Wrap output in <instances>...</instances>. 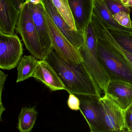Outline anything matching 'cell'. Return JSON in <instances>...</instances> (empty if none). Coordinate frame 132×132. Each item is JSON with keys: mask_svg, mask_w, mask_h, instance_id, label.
I'll return each mask as SVG.
<instances>
[{"mask_svg": "<svg viewBox=\"0 0 132 132\" xmlns=\"http://www.w3.org/2000/svg\"><path fill=\"white\" fill-rule=\"evenodd\" d=\"M53 67L69 94L101 96L98 88L83 62H67L62 59L54 50L45 58Z\"/></svg>", "mask_w": 132, "mask_h": 132, "instance_id": "1", "label": "cell"}, {"mask_svg": "<svg viewBox=\"0 0 132 132\" xmlns=\"http://www.w3.org/2000/svg\"><path fill=\"white\" fill-rule=\"evenodd\" d=\"M98 61L110 81L132 84V65L107 41L97 36Z\"/></svg>", "mask_w": 132, "mask_h": 132, "instance_id": "2", "label": "cell"}, {"mask_svg": "<svg viewBox=\"0 0 132 132\" xmlns=\"http://www.w3.org/2000/svg\"><path fill=\"white\" fill-rule=\"evenodd\" d=\"M83 31L84 41L80 50L83 63L98 87L105 93L109 80L98 61L97 38L91 20Z\"/></svg>", "mask_w": 132, "mask_h": 132, "instance_id": "3", "label": "cell"}, {"mask_svg": "<svg viewBox=\"0 0 132 132\" xmlns=\"http://www.w3.org/2000/svg\"><path fill=\"white\" fill-rule=\"evenodd\" d=\"M15 30L21 35L26 49L32 55L38 60L44 59L42 46L27 1L19 11Z\"/></svg>", "mask_w": 132, "mask_h": 132, "instance_id": "4", "label": "cell"}, {"mask_svg": "<svg viewBox=\"0 0 132 132\" xmlns=\"http://www.w3.org/2000/svg\"><path fill=\"white\" fill-rule=\"evenodd\" d=\"M43 14L52 46L57 54L67 62L75 64L83 62L80 49L71 43L62 34L44 8Z\"/></svg>", "mask_w": 132, "mask_h": 132, "instance_id": "5", "label": "cell"}, {"mask_svg": "<svg viewBox=\"0 0 132 132\" xmlns=\"http://www.w3.org/2000/svg\"><path fill=\"white\" fill-rule=\"evenodd\" d=\"M80 102V111L92 132H108L104 117L101 97L76 95Z\"/></svg>", "mask_w": 132, "mask_h": 132, "instance_id": "6", "label": "cell"}, {"mask_svg": "<svg viewBox=\"0 0 132 132\" xmlns=\"http://www.w3.org/2000/svg\"><path fill=\"white\" fill-rule=\"evenodd\" d=\"M23 54V47L17 35L0 32V68L11 70L18 64Z\"/></svg>", "mask_w": 132, "mask_h": 132, "instance_id": "7", "label": "cell"}, {"mask_svg": "<svg viewBox=\"0 0 132 132\" xmlns=\"http://www.w3.org/2000/svg\"><path fill=\"white\" fill-rule=\"evenodd\" d=\"M27 1L38 33L44 59L53 49L46 26L43 14L44 7L40 0Z\"/></svg>", "mask_w": 132, "mask_h": 132, "instance_id": "8", "label": "cell"}, {"mask_svg": "<svg viewBox=\"0 0 132 132\" xmlns=\"http://www.w3.org/2000/svg\"><path fill=\"white\" fill-rule=\"evenodd\" d=\"M44 9L62 34L71 43L80 49L83 44V31L73 30L65 22L51 0H40Z\"/></svg>", "mask_w": 132, "mask_h": 132, "instance_id": "9", "label": "cell"}, {"mask_svg": "<svg viewBox=\"0 0 132 132\" xmlns=\"http://www.w3.org/2000/svg\"><path fill=\"white\" fill-rule=\"evenodd\" d=\"M103 106L105 122L108 132H122L126 130L124 111L105 94L100 98Z\"/></svg>", "mask_w": 132, "mask_h": 132, "instance_id": "10", "label": "cell"}, {"mask_svg": "<svg viewBox=\"0 0 132 132\" xmlns=\"http://www.w3.org/2000/svg\"><path fill=\"white\" fill-rule=\"evenodd\" d=\"M77 30L83 31L91 19L94 0H68Z\"/></svg>", "mask_w": 132, "mask_h": 132, "instance_id": "11", "label": "cell"}, {"mask_svg": "<svg viewBox=\"0 0 132 132\" xmlns=\"http://www.w3.org/2000/svg\"><path fill=\"white\" fill-rule=\"evenodd\" d=\"M32 77L40 81L52 91L66 90L64 85L54 68L45 59L38 60Z\"/></svg>", "mask_w": 132, "mask_h": 132, "instance_id": "12", "label": "cell"}, {"mask_svg": "<svg viewBox=\"0 0 132 132\" xmlns=\"http://www.w3.org/2000/svg\"><path fill=\"white\" fill-rule=\"evenodd\" d=\"M104 94L123 111L132 104V84L122 81H110Z\"/></svg>", "mask_w": 132, "mask_h": 132, "instance_id": "13", "label": "cell"}, {"mask_svg": "<svg viewBox=\"0 0 132 132\" xmlns=\"http://www.w3.org/2000/svg\"><path fill=\"white\" fill-rule=\"evenodd\" d=\"M19 11L9 0H0V32L14 35Z\"/></svg>", "mask_w": 132, "mask_h": 132, "instance_id": "14", "label": "cell"}, {"mask_svg": "<svg viewBox=\"0 0 132 132\" xmlns=\"http://www.w3.org/2000/svg\"><path fill=\"white\" fill-rule=\"evenodd\" d=\"M91 21L97 36L107 41L132 65V54L123 49L116 43L111 35L109 30L101 20L94 12L91 17Z\"/></svg>", "mask_w": 132, "mask_h": 132, "instance_id": "15", "label": "cell"}, {"mask_svg": "<svg viewBox=\"0 0 132 132\" xmlns=\"http://www.w3.org/2000/svg\"><path fill=\"white\" fill-rule=\"evenodd\" d=\"M94 12L101 20L108 29L132 32V28L122 26L117 22L103 0L94 1Z\"/></svg>", "mask_w": 132, "mask_h": 132, "instance_id": "16", "label": "cell"}, {"mask_svg": "<svg viewBox=\"0 0 132 132\" xmlns=\"http://www.w3.org/2000/svg\"><path fill=\"white\" fill-rule=\"evenodd\" d=\"M38 60L33 56L25 55L19 61L17 67L16 83L24 81L32 77L37 67Z\"/></svg>", "mask_w": 132, "mask_h": 132, "instance_id": "17", "label": "cell"}, {"mask_svg": "<svg viewBox=\"0 0 132 132\" xmlns=\"http://www.w3.org/2000/svg\"><path fill=\"white\" fill-rule=\"evenodd\" d=\"M38 114L35 108H22L18 116L17 126L19 132H31L35 124Z\"/></svg>", "mask_w": 132, "mask_h": 132, "instance_id": "18", "label": "cell"}, {"mask_svg": "<svg viewBox=\"0 0 132 132\" xmlns=\"http://www.w3.org/2000/svg\"><path fill=\"white\" fill-rule=\"evenodd\" d=\"M53 5L67 24L76 31L74 19L71 11L68 0H51Z\"/></svg>", "mask_w": 132, "mask_h": 132, "instance_id": "19", "label": "cell"}, {"mask_svg": "<svg viewBox=\"0 0 132 132\" xmlns=\"http://www.w3.org/2000/svg\"><path fill=\"white\" fill-rule=\"evenodd\" d=\"M108 30L116 43L122 48L132 55V32Z\"/></svg>", "mask_w": 132, "mask_h": 132, "instance_id": "20", "label": "cell"}, {"mask_svg": "<svg viewBox=\"0 0 132 132\" xmlns=\"http://www.w3.org/2000/svg\"><path fill=\"white\" fill-rule=\"evenodd\" d=\"M108 11L112 15L121 12L130 14V7L122 4L121 0H103Z\"/></svg>", "mask_w": 132, "mask_h": 132, "instance_id": "21", "label": "cell"}, {"mask_svg": "<svg viewBox=\"0 0 132 132\" xmlns=\"http://www.w3.org/2000/svg\"><path fill=\"white\" fill-rule=\"evenodd\" d=\"M130 14L121 12L113 15L114 19L122 26L128 28H132V21L130 18Z\"/></svg>", "mask_w": 132, "mask_h": 132, "instance_id": "22", "label": "cell"}, {"mask_svg": "<svg viewBox=\"0 0 132 132\" xmlns=\"http://www.w3.org/2000/svg\"><path fill=\"white\" fill-rule=\"evenodd\" d=\"M68 108L72 111L80 110V102L79 98L75 94H70L67 101Z\"/></svg>", "mask_w": 132, "mask_h": 132, "instance_id": "23", "label": "cell"}, {"mask_svg": "<svg viewBox=\"0 0 132 132\" xmlns=\"http://www.w3.org/2000/svg\"><path fill=\"white\" fill-rule=\"evenodd\" d=\"M125 125L126 130H129L132 126V104L124 111Z\"/></svg>", "mask_w": 132, "mask_h": 132, "instance_id": "24", "label": "cell"}, {"mask_svg": "<svg viewBox=\"0 0 132 132\" xmlns=\"http://www.w3.org/2000/svg\"><path fill=\"white\" fill-rule=\"evenodd\" d=\"M8 75L5 74L1 70L0 71V79H1V114L2 112L4 111L5 109L2 102V95L4 88V84L7 77Z\"/></svg>", "mask_w": 132, "mask_h": 132, "instance_id": "25", "label": "cell"}, {"mask_svg": "<svg viewBox=\"0 0 132 132\" xmlns=\"http://www.w3.org/2000/svg\"><path fill=\"white\" fill-rule=\"evenodd\" d=\"M18 10L19 11L24 3L27 0H9Z\"/></svg>", "mask_w": 132, "mask_h": 132, "instance_id": "26", "label": "cell"}, {"mask_svg": "<svg viewBox=\"0 0 132 132\" xmlns=\"http://www.w3.org/2000/svg\"><path fill=\"white\" fill-rule=\"evenodd\" d=\"M122 132H132V131H129V130H126L125 131Z\"/></svg>", "mask_w": 132, "mask_h": 132, "instance_id": "27", "label": "cell"}, {"mask_svg": "<svg viewBox=\"0 0 132 132\" xmlns=\"http://www.w3.org/2000/svg\"><path fill=\"white\" fill-rule=\"evenodd\" d=\"M128 130H129V131H132V126L129 128V129Z\"/></svg>", "mask_w": 132, "mask_h": 132, "instance_id": "28", "label": "cell"}, {"mask_svg": "<svg viewBox=\"0 0 132 132\" xmlns=\"http://www.w3.org/2000/svg\"><path fill=\"white\" fill-rule=\"evenodd\" d=\"M91 132V131H90V132Z\"/></svg>", "mask_w": 132, "mask_h": 132, "instance_id": "29", "label": "cell"}, {"mask_svg": "<svg viewBox=\"0 0 132 132\" xmlns=\"http://www.w3.org/2000/svg\"><path fill=\"white\" fill-rule=\"evenodd\" d=\"M94 1H95V0H94Z\"/></svg>", "mask_w": 132, "mask_h": 132, "instance_id": "30", "label": "cell"}]
</instances>
